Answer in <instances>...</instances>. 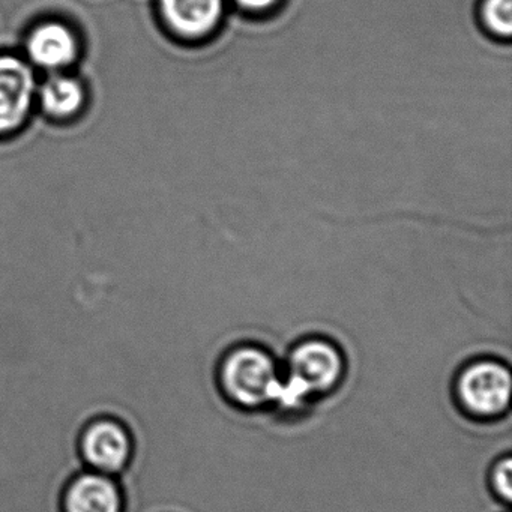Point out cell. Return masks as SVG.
I'll use <instances>...</instances> for the list:
<instances>
[{
	"label": "cell",
	"instance_id": "7c38bea8",
	"mask_svg": "<svg viewBox=\"0 0 512 512\" xmlns=\"http://www.w3.org/2000/svg\"><path fill=\"white\" fill-rule=\"evenodd\" d=\"M278 0H236V4L251 13H263L277 5Z\"/></svg>",
	"mask_w": 512,
	"mask_h": 512
},
{
	"label": "cell",
	"instance_id": "9c48e42d",
	"mask_svg": "<svg viewBox=\"0 0 512 512\" xmlns=\"http://www.w3.org/2000/svg\"><path fill=\"white\" fill-rule=\"evenodd\" d=\"M40 100L47 115L71 118L85 104V88L76 77L55 73L41 86Z\"/></svg>",
	"mask_w": 512,
	"mask_h": 512
},
{
	"label": "cell",
	"instance_id": "5b68a950",
	"mask_svg": "<svg viewBox=\"0 0 512 512\" xmlns=\"http://www.w3.org/2000/svg\"><path fill=\"white\" fill-rule=\"evenodd\" d=\"M37 82L23 59L0 55V136L22 127L34 104Z\"/></svg>",
	"mask_w": 512,
	"mask_h": 512
},
{
	"label": "cell",
	"instance_id": "3957f363",
	"mask_svg": "<svg viewBox=\"0 0 512 512\" xmlns=\"http://www.w3.org/2000/svg\"><path fill=\"white\" fill-rule=\"evenodd\" d=\"M344 356L334 343L310 338L293 347L284 376L313 400L334 391L344 377Z\"/></svg>",
	"mask_w": 512,
	"mask_h": 512
},
{
	"label": "cell",
	"instance_id": "7a4b0ae2",
	"mask_svg": "<svg viewBox=\"0 0 512 512\" xmlns=\"http://www.w3.org/2000/svg\"><path fill=\"white\" fill-rule=\"evenodd\" d=\"M512 377L508 365L494 359L472 362L458 374L455 397L467 415L494 419L508 412Z\"/></svg>",
	"mask_w": 512,
	"mask_h": 512
},
{
	"label": "cell",
	"instance_id": "8992f818",
	"mask_svg": "<svg viewBox=\"0 0 512 512\" xmlns=\"http://www.w3.org/2000/svg\"><path fill=\"white\" fill-rule=\"evenodd\" d=\"M158 7L167 29L190 43L211 37L224 14V0H158Z\"/></svg>",
	"mask_w": 512,
	"mask_h": 512
},
{
	"label": "cell",
	"instance_id": "8fae6325",
	"mask_svg": "<svg viewBox=\"0 0 512 512\" xmlns=\"http://www.w3.org/2000/svg\"><path fill=\"white\" fill-rule=\"evenodd\" d=\"M490 485L497 499L509 503L512 499V460L509 455L497 460L491 467Z\"/></svg>",
	"mask_w": 512,
	"mask_h": 512
},
{
	"label": "cell",
	"instance_id": "6da1fadb",
	"mask_svg": "<svg viewBox=\"0 0 512 512\" xmlns=\"http://www.w3.org/2000/svg\"><path fill=\"white\" fill-rule=\"evenodd\" d=\"M281 379L283 374L271 353L257 346L230 350L218 370L221 391L242 409L274 406Z\"/></svg>",
	"mask_w": 512,
	"mask_h": 512
},
{
	"label": "cell",
	"instance_id": "ba28073f",
	"mask_svg": "<svg viewBox=\"0 0 512 512\" xmlns=\"http://www.w3.org/2000/svg\"><path fill=\"white\" fill-rule=\"evenodd\" d=\"M26 50L35 65L59 73L79 58V38L64 22L47 20L32 29L26 41Z\"/></svg>",
	"mask_w": 512,
	"mask_h": 512
},
{
	"label": "cell",
	"instance_id": "277c9868",
	"mask_svg": "<svg viewBox=\"0 0 512 512\" xmlns=\"http://www.w3.org/2000/svg\"><path fill=\"white\" fill-rule=\"evenodd\" d=\"M79 452L86 469L118 476L130 463L133 437L127 425L112 416H100L85 425Z\"/></svg>",
	"mask_w": 512,
	"mask_h": 512
},
{
	"label": "cell",
	"instance_id": "30bf717a",
	"mask_svg": "<svg viewBox=\"0 0 512 512\" xmlns=\"http://www.w3.org/2000/svg\"><path fill=\"white\" fill-rule=\"evenodd\" d=\"M485 29L500 40H509L512 34V0H485L482 5Z\"/></svg>",
	"mask_w": 512,
	"mask_h": 512
},
{
	"label": "cell",
	"instance_id": "52a82bcc",
	"mask_svg": "<svg viewBox=\"0 0 512 512\" xmlns=\"http://www.w3.org/2000/svg\"><path fill=\"white\" fill-rule=\"evenodd\" d=\"M124 496L116 476L83 469L65 485L64 512H122Z\"/></svg>",
	"mask_w": 512,
	"mask_h": 512
}]
</instances>
